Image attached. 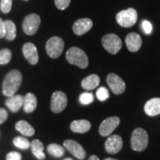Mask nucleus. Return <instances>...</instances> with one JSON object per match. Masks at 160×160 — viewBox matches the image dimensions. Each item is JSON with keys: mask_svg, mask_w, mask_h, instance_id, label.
I'll return each mask as SVG.
<instances>
[{"mask_svg": "<svg viewBox=\"0 0 160 160\" xmlns=\"http://www.w3.org/2000/svg\"><path fill=\"white\" fill-rule=\"evenodd\" d=\"M22 82V75L18 70L11 71L5 76L2 83V93L6 97L14 96Z\"/></svg>", "mask_w": 160, "mask_h": 160, "instance_id": "obj_1", "label": "nucleus"}, {"mask_svg": "<svg viewBox=\"0 0 160 160\" xmlns=\"http://www.w3.org/2000/svg\"><path fill=\"white\" fill-rule=\"evenodd\" d=\"M66 59L71 65L80 68H86L88 65V58L82 50L77 47H72L66 53Z\"/></svg>", "mask_w": 160, "mask_h": 160, "instance_id": "obj_2", "label": "nucleus"}, {"mask_svg": "<svg viewBox=\"0 0 160 160\" xmlns=\"http://www.w3.org/2000/svg\"><path fill=\"white\" fill-rule=\"evenodd\" d=\"M132 149L136 151H142L148 145V135L145 129L138 128L133 131L131 139Z\"/></svg>", "mask_w": 160, "mask_h": 160, "instance_id": "obj_3", "label": "nucleus"}, {"mask_svg": "<svg viewBox=\"0 0 160 160\" xmlns=\"http://www.w3.org/2000/svg\"><path fill=\"white\" fill-rule=\"evenodd\" d=\"M65 42L63 39L59 37H53L48 39L45 45L48 55L52 59H57L62 53Z\"/></svg>", "mask_w": 160, "mask_h": 160, "instance_id": "obj_4", "label": "nucleus"}, {"mask_svg": "<svg viewBox=\"0 0 160 160\" xmlns=\"http://www.w3.org/2000/svg\"><path fill=\"white\" fill-rule=\"evenodd\" d=\"M137 12L135 9L128 8L118 13L116 19L120 26L130 28L137 22Z\"/></svg>", "mask_w": 160, "mask_h": 160, "instance_id": "obj_5", "label": "nucleus"}, {"mask_svg": "<svg viewBox=\"0 0 160 160\" xmlns=\"http://www.w3.org/2000/svg\"><path fill=\"white\" fill-rule=\"evenodd\" d=\"M102 44L104 48L111 54L117 53L122 46L120 38L114 33H109L104 36L102 39Z\"/></svg>", "mask_w": 160, "mask_h": 160, "instance_id": "obj_6", "label": "nucleus"}, {"mask_svg": "<svg viewBox=\"0 0 160 160\" xmlns=\"http://www.w3.org/2000/svg\"><path fill=\"white\" fill-rule=\"evenodd\" d=\"M68 105V97L62 91H56L51 96V109L55 113H61L66 108Z\"/></svg>", "mask_w": 160, "mask_h": 160, "instance_id": "obj_7", "label": "nucleus"}, {"mask_svg": "<svg viewBox=\"0 0 160 160\" xmlns=\"http://www.w3.org/2000/svg\"><path fill=\"white\" fill-rule=\"evenodd\" d=\"M41 19L39 15L32 13L27 16L23 20L22 28L27 35L32 36L37 33L39 29Z\"/></svg>", "mask_w": 160, "mask_h": 160, "instance_id": "obj_8", "label": "nucleus"}, {"mask_svg": "<svg viewBox=\"0 0 160 160\" xmlns=\"http://www.w3.org/2000/svg\"><path fill=\"white\" fill-rule=\"evenodd\" d=\"M106 81L108 85L114 94H122L125 91L126 85L125 82L121 77L115 73H110L108 75Z\"/></svg>", "mask_w": 160, "mask_h": 160, "instance_id": "obj_9", "label": "nucleus"}, {"mask_svg": "<svg viewBox=\"0 0 160 160\" xmlns=\"http://www.w3.org/2000/svg\"><path fill=\"white\" fill-rule=\"evenodd\" d=\"M120 123V119L117 117H111L105 119L99 125V132L102 137H108L113 133Z\"/></svg>", "mask_w": 160, "mask_h": 160, "instance_id": "obj_10", "label": "nucleus"}, {"mask_svg": "<svg viewBox=\"0 0 160 160\" xmlns=\"http://www.w3.org/2000/svg\"><path fill=\"white\" fill-rule=\"evenodd\" d=\"M64 148L68 151L73 157L78 159L82 160L86 157V152L83 147L77 141L72 139H67L63 142Z\"/></svg>", "mask_w": 160, "mask_h": 160, "instance_id": "obj_11", "label": "nucleus"}, {"mask_svg": "<svg viewBox=\"0 0 160 160\" xmlns=\"http://www.w3.org/2000/svg\"><path fill=\"white\" fill-rule=\"evenodd\" d=\"M122 145L123 142L122 137L119 135H113L109 137L106 140L105 147L108 153L111 154H115L121 151Z\"/></svg>", "mask_w": 160, "mask_h": 160, "instance_id": "obj_12", "label": "nucleus"}, {"mask_svg": "<svg viewBox=\"0 0 160 160\" xmlns=\"http://www.w3.org/2000/svg\"><path fill=\"white\" fill-rule=\"evenodd\" d=\"M22 53L25 58L32 65H37L39 62V54L37 48L34 44L31 42L25 43L22 47Z\"/></svg>", "mask_w": 160, "mask_h": 160, "instance_id": "obj_13", "label": "nucleus"}, {"mask_svg": "<svg viewBox=\"0 0 160 160\" xmlns=\"http://www.w3.org/2000/svg\"><path fill=\"white\" fill-rule=\"evenodd\" d=\"M93 27V22L88 18L78 19L73 25V31L77 36H82L88 32Z\"/></svg>", "mask_w": 160, "mask_h": 160, "instance_id": "obj_14", "label": "nucleus"}, {"mask_svg": "<svg viewBox=\"0 0 160 160\" xmlns=\"http://www.w3.org/2000/svg\"><path fill=\"white\" fill-rule=\"evenodd\" d=\"M125 43L131 52H137L141 48L142 41L141 37L137 33H131L126 37Z\"/></svg>", "mask_w": 160, "mask_h": 160, "instance_id": "obj_15", "label": "nucleus"}, {"mask_svg": "<svg viewBox=\"0 0 160 160\" xmlns=\"http://www.w3.org/2000/svg\"><path fill=\"white\" fill-rule=\"evenodd\" d=\"M144 110L146 114L154 117L160 114V98H153L145 103Z\"/></svg>", "mask_w": 160, "mask_h": 160, "instance_id": "obj_16", "label": "nucleus"}, {"mask_svg": "<svg viewBox=\"0 0 160 160\" xmlns=\"http://www.w3.org/2000/svg\"><path fill=\"white\" fill-rule=\"evenodd\" d=\"M24 97L22 95H14L6 100L5 105L13 113H16L22 107Z\"/></svg>", "mask_w": 160, "mask_h": 160, "instance_id": "obj_17", "label": "nucleus"}, {"mask_svg": "<svg viewBox=\"0 0 160 160\" xmlns=\"http://www.w3.org/2000/svg\"><path fill=\"white\" fill-rule=\"evenodd\" d=\"M70 127H71V131L74 133H84L91 129V124L88 120L86 119L74 120L71 123Z\"/></svg>", "mask_w": 160, "mask_h": 160, "instance_id": "obj_18", "label": "nucleus"}, {"mask_svg": "<svg viewBox=\"0 0 160 160\" xmlns=\"http://www.w3.org/2000/svg\"><path fill=\"white\" fill-rule=\"evenodd\" d=\"M37 99L33 93H28L24 97L23 109L25 113H32L37 108Z\"/></svg>", "mask_w": 160, "mask_h": 160, "instance_id": "obj_19", "label": "nucleus"}, {"mask_svg": "<svg viewBox=\"0 0 160 160\" xmlns=\"http://www.w3.org/2000/svg\"><path fill=\"white\" fill-rule=\"evenodd\" d=\"M15 128L17 131L21 133L25 137H32L35 133L34 128L25 120H20V121L17 122Z\"/></svg>", "mask_w": 160, "mask_h": 160, "instance_id": "obj_20", "label": "nucleus"}, {"mask_svg": "<svg viewBox=\"0 0 160 160\" xmlns=\"http://www.w3.org/2000/svg\"><path fill=\"white\" fill-rule=\"evenodd\" d=\"M100 83V78L97 74H91L88 77H85L82 81V87L84 89L88 90V91H91L96 88L98 87V85Z\"/></svg>", "mask_w": 160, "mask_h": 160, "instance_id": "obj_21", "label": "nucleus"}, {"mask_svg": "<svg viewBox=\"0 0 160 160\" xmlns=\"http://www.w3.org/2000/svg\"><path fill=\"white\" fill-rule=\"evenodd\" d=\"M31 151L34 157L39 160H43L45 159L46 156L44 153V147L43 143L39 139H33L31 143Z\"/></svg>", "mask_w": 160, "mask_h": 160, "instance_id": "obj_22", "label": "nucleus"}, {"mask_svg": "<svg viewBox=\"0 0 160 160\" xmlns=\"http://www.w3.org/2000/svg\"><path fill=\"white\" fill-rule=\"evenodd\" d=\"M5 24V38L8 41H13L17 36V28L15 24L11 20H6Z\"/></svg>", "mask_w": 160, "mask_h": 160, "instance_id": "obj_23", "label": "nucleus"}, {"mask_svg": "<svg viewBox=\"0 0 160 160\" xmlns=\"http://www.w3.org/2000/svg\"><path fill=\"white\" fill-rule=\"evenodd\" d=\"M48 152L49 153V154L55 157H61L65 154V148L61 146L60 145H58V144L53 143L51 144L48 146L47 148Z\"/></svg>", "mask_w": 160, "mask_h": 160, "instance_id": "obj_24", "label": "nucleus"}, {"mask_svg": "<svg viewBox=\"0 0 160 160\" xmlns=\"http://www.w3.org/2000/svg\"><path fill=\"white\" fill-rule=\"evenodd\" d=\"M13 145L19 149L26 150L31 147V142L28 139L23 137H17L13 140Z\"/></svg>", "mask_w": 160, "mask_h": 160, "instance_id": "obj_25", "label": "nucleus"}, {"mask_svg": "<svg viewBox=\"0 0 160 160\" xmlns=\"http://www.w3.org/2000/svg\"><path fill=\"white\" fill-rule=\"evenodd\" d=\"M12 57L11 50L5 48L0 51V65H6L9 63Z\"/></svg>", "mask_w": 160, "mask_h": 160, "instance_id": "obj_26", "label": "nucleus"}, {"mask_svg": "<svg viewBox=\"0 0 160 160\" xmlns=\"http://www.w3.org/2000/svg\"><path fill=\"white\" fill-rule=\"evenodd\" d=\"M79 102L81 103L82 105H87L93 102V100H94V97H93V93L87 92V93H82V94L79 96Z\"/></svg>", "mask_w": 160, "mask_h": 160, "instance_id": "obj_27", "label": "nucleus"}, {"mask_svg": "<svg viewBox=\"0 0 160 160\" xmlns=\"http://www.w3.org/2000/svg\"><path fill=\"white\" fill-rule=\"evenodd\" d=\"M97 97L100 101H105L109 97L108 90L105 88V87H101L97 90Z\"/></svg>", "mask_w": 160, "mask_h": 160, "instance_id": "obj_28", "label": "nucleus"}, {"mask_svg": "<svg viewBox=\"0 0 160 160\" xmlns=\"http://www.w3.org/2000/svg\"><path fill=\"white\" fill-rule=\"evenodd\" d=\"M12 8V0H1L0 9L4 13H8Z\"/></svg>", "mask_w": 160, "mask_h": 160, "instance_id": "obj_29", "label": "nucleus"}, {"mask_svg": "<svg viewBox=\"0 0 160 160\" xmlns=\"http://www.w3.org/2000/svg\"><path fill=\"white\" fill-rule=\"evenodd\" d=\"M71 0H55L56 7L59 10H65L68 7Z\"/></svg>", "mask_w": 160, "mask_h": 160, "instance_id": "obj_30", "label": "nucleus"}, {"mask_svg": "<svg viewBox=\"0 0 160 160\" xmlns=\"http://www.w3.org/2000/svg\"><path fill=\"white\" fill-rule=\"evenodd\" d=\"M142 27L143 31L146 34H151L152 31H153V27H152L151 23L147 20H144L142 22Z\"/></svg>", "mask_w": 160, "mask_h": 160, "instance_id": "obj_31", "label": "nucleus"}, {"mask_svg": "<svg viewBox=\"0 0 160 160\" xmlns=\"http://www.w3.org/2000/svg\"><path fill=\"white\" fill-rule=\"evenodd\" d=\"M6 160H22V155L16 151L10 152L6 156Z\"/></svg>", "mask_w": 160, "mask_h": 160, "instance_id": "obj_32", "label": "nucleus"}, {"mask_svg": "<svg viewBox=\"0 0 160 160\" xmlns=\"http://www.w3.org/2000/svg\"><path fill=\"white\" fill-rule=\"evenodd\" d=\"M8 118V112L5 109L0 108V125L5 122Z\"/></svg>", "mask_w": 160, "mask_h": 160, "instance_id": "obj_33", "label": "nucleus"}, {"mask_svg": "<svg viewBox=\"0 0 160 160\" xmlns=\"http://www.w3.org/2000/svg\"><path fill=\"white\" fill-rule=\"evenodd\" d=\"M5 37V22L0 18V39Z\"/></svg>", "mask_w": 160, "mask_h": 160, "instance_id": "obj_34", "label": "nucleus"}, {"mask_svg": "<svg viewBox=\"0 0 160 160\" xmlns=\"http://www.w3.org/2000/svg\"><path fill=\"white\" fill-rule=\"evenodd\" d=\"M88 160H99V157H97V156L92 155V156H91V157H90Z\"/></svg>", "mask_w": 160, "mask_h": 160, "instance_id": "obj_35", "label": "nucleus"}, {"mask_svg": "<svg viewBox=\"0 0 160 160\" xmlns=\"http://www.w3.org/2000/svg\"><path fill=\"white\" fill-rule=\"evenodd\" d=\"M104 160H118L117 159H113V158H107V159H104Z\"/></svg>", "mask_w": 160, "mask_h": 160, "instance_id": "obj_36", "label": "nucleus"}, {"mask_svg": "<svg viewBox=\"0 0 160 160\" xmlns=\"http://www.w3.org/2000/svg\"><path fill=\"white\" fill-rule=\"evenodd\" d=\"M64 160H73V159H71V158H66V159H64Z\"/></svg>", "mask_w": 160, "mask_h": 160, "instance_id": "obj_37", "label": "nucleus"}]
</instances>
